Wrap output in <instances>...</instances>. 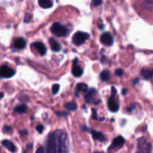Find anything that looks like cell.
<instances>
[{"label":"cell","instance_id":"83f0119b","mask_svg":"<svg viewBox=\"0 0 153 153\" xmlns=\"http://www.w3.org/2000/svg\"><path fill=\"white\" fill-rule=\"evenodd\" d=\"M11 131H12V128L9 125H5V126L3 128V131L4 132H11Z\"/></svg>","mask_w":153,"mask_h":153},{"label":"cell","instance_id":"d6a6232c","mask_svg":"<svg viewBox=\"0 0 153 153\" xmlns=\"http://www.w3.org/2000/svg\"><path fill=\"white\" fill-rule=\"evenodd\" d=\"M127 92H128V89H127V88H123V89L122 90V94H123V96L126 95Z\"/></svg>","mask_w":153,"mask_h":153},{"label":"cell","instance_id":"f546056e","mask_svg":"<svg viewBox=\"0 0 153 153\" xmlns=\"http://www.w3.org/2000/svg\"><path fill=\"white\" fill-rule=\"evenodd\" d=\"M117 90L114 87H112L111 88V96L112 97H115L116 95H117Z\"/></svg>","mask_w":153,"mask_h":153},{"label":"cell","instance_id":"7402d4cb","mask_svg":"<svg viewBox=\"0 0 153 153\" xmlns=\"http://www.w3.org/2000/svg\"><path fill=\"white\" fill-rule=\"evenodd\" d=\"M59 88H60V85L58 84H55L54 85H52V93H53L54 95L57 94V93L59 91Z\"/></svg>","mask_w":153,"mask_h":153},{"label":"cell","instance_id":"ac0fdd59","mask_svg":"<svg viewBox=\"0 0 153 153\" xmlns=\"http://www.w3.org/2000/svg\"><path fill=\"white\" fill-rule=\"evenodd\" d=\"M88 90V85L84 83H79V84H77L76 86V90H75V96H78V92H84V93H86V92Z\"/></svg>","mask_w":153,"mask_h":153},{"label":"cell","instance_id":"836d02e7","mask_svg":"<svg viewBox=\"0 0 153 153\" xmlns=\"http://www.w3.org/2000/svg\"><path fill=\"white\" fill-rule=\"evenodd\" d=\"M134 108H135V105H134V104H132V105H131V106L130 108H129V109H128V111H129V112L132 111L134 110Z\"/></svg>","mask_w":153,"mask_h":153},{"label":"cell","instance_id":"8d00e7d4","mask_svg":"<svg viewBox=\"0 0 153 153\" xmlns=\"http://www.w3.org/2000/svg\"><path fill=\"white\" fill-rule=\"evenodd\" d=\"M1 97H3V93H0V98H1Z\"/></svg>","mask_w":153,"mask_h":153},{"label":"cell","instance_id":"44dd1931","mask_svg":"<svg viewBox=\"0 0 153 153\" xmlns=\"http://www.w3.org/2000/svg\"><path fill=\"white\" fill-rule=\"evenodd\" d=\"M64 106H65V108L67 109H68L69 111H75L77 109V104L74 101L66 103Z\"/></svg>","mask_w":153,"mask_h":153},{"label":"cell","instance_id":"d6986e66","mask_svg":"<svg viewBox=\"0 0 153 153\" xmlns=\"http://www.w3.org/2000/svg\"><path fill=\"white\" fill-rule=\"evenodd\" d=\"M99 75H100V78L101 79H102V81H103V82H108V81L110 80L111 74L110 71L104 69V70L101 72Z\"/></svg>","mask_w":153,"mask_h":153},{"label":"cell","instance_id":"ffe728a7","mask_svg":"<svg viewBox=\"0 0 153 153\" xmlns=\"http://www.w3.org/2000/svg\"><path fill=\"white\" fill-rule=\"evenodd\" d=\"M27 110H28V106L25 104L17 105L13 109V111L15 112L18 113V114H24V113H26L27 111Z\"/></svg>","mask_w":153,"mask_h":153},{"label":"cell","instance_id":"f35d334b","mask_svg":"<svg viewBox=\"0 0 153 153\" xmlns=\"http://www.w3.org/2000/svg\"><path fill=\"white\" fill-rule=\"evenodd\" d=\"M137 153H138V152H137Z\"/></svg>","mask_w":153,"mask_h":153},{"label":"cell","instance_id":"d4e9b609","mask_svg":"<svg viewBox=\"0 0 153 153\" xmlns=\"http://www.w3.org/2000/svg\"><path fill=\"white\" fill-rule=\"evenodd\" d=\"M123 73H124V71H123V69H121V68H119V69H117L115 71V75H117V76L121 77L123 75Z\"/></svg>","mask_w":153,"mask_h":153},{"label":"cell","instance_id":"d590c367","mask_svg":"<svg viewBox=\"0 0 153 153\" xmlns=\"http://www.w3.org/2000/svg\"><path fill=\"white\" fill-rule=\"evenodd\" d=\"M82 130L83 131H88V129L86 126H83L82 127Z\"/></svg>","mask_w":153,"mask_h":153},{"label":"cell","instance_id":"ba28073f","mask_svg":"<svg viewBox=\"0 0 153 153\" xmlns=\"http://www.w3.org/2000/svg\"><path fill=\"white\" fill-rule=\"evenodd\" d=\"M78 58H75L74 60L73 65V69H72V73L75 77H80L82 76V75L83 74V69H82V67L79 65H78Z\"/></svg>","mask_w":153,"mask_h":153},{"label":"cell","instance_id":"30bf717a","mask_svg":"<svg viewBox=\"0 0 153 153\" xmlns=\"http://www.w3.org/2000/svg\"><path fill=\"white\" fill-rule=\"evenodd\" d=\"M86 93H87V94H86L85 96H84L86 102L87 103L93 102V99H94V98H95L97 95L96 90L94 88H90V89L88 90Z\"/></svg>","mask_w":153,"mask_h":153},{"label":"cell","instance_id":"52a82bcc","mask_svg":"<svg viewBox=\"0 0 153 153\" xmlns=\"http://www.w3.org/2000/svg\"><path fill=\"white\" fill-rule=\"evenodd\" d=\"M100 41L105 46L111 47L114 43V38L109 32H104L101 35Z\"/></svg>","mask_w":153,"mask_h":153},{"label":"cell","instance_id":"9a60e30c","mask_svg":"<svg viewBox=\"0 0 153 153\" xmlns=\"http://www.w3.org/2000/svg\"><path fill=\"white\" fill-rule=\"evenodd\" d=\"M49 43H50V47L52 51H54V52H59L61 50V46L55 38H52V37L50 38L49 39Z\"/></svg>","mask_w":153,"mask_h":153},{"label":"cell","instance_id":"9c48e42d","mask_svg":"<svg viewBox=\"0 0 153 153\" xmlns=\"http://www.w3.org/2000/svg\"><path fill=\"white\" fill-rule=\"evenodd\" d=\"M32 47L36 49L41 56L44 55L46 54V52H47V48H46L45 45L42 42H39V41L34 42V43H33L32 44Z\"/></svg>","mask_w":153,"mask_h":153},{"label":"cell","instance_id":"2e32d148","mask_svg":"<svg viewBox=\"0 0 153 153\" xmlns=\"http://www.w3.org/2000/svg\"><path fill=\"white\" fill-rule=\"evenodd\" d=\"M2 144L5 147L7 148L9 151L11 152H15L16 150H17V147H16L14 144H13L11 141H10V140H2Z\"/></svg>","mask_w":153,"mask_h":153},{"label":"cell","instance_id":"1f68e13d","mask_svg":"<svg viewBox=\"0 0 153 153\" xmlns=\"http://www.w3.org/2000/svg\"><path fill=\"white\" fill-rule=\"evenodd\" d=\"M20 134H22V135H27L28 134V132L27 130H22L20 131Z\"/></svg>","mask_w":153,"mask_h":153},{"label":"cell","instance_id":"cb8c5ba5","mask_svg":"<svg viewBox=\"0 0 153 153\" xmlns=\"http://www.w3.org/2000/svg\"><path fill=\"white\" fill-rule=\"evenodd\" d=\"M32 14H31V13H26L24 18V22H26V23H28V22H30V21L32 20Z\"/></svg>","mask_w":153,"mask_h":153},{"label":"cell","instance_id":"7c38bea8","mask_svg":"<svg viewBox=\"0 0 153 153\" xmlns=\"http://www.w3.org/2000/svg\"><path fill=\"white\" fill-rule=\"evenodd\" d=\"M140 74L144 79L146 80H149L153 77V69H149L147 67H144L140 70Z\"/></svg>","mask_w":153,"mask_h":153},{"label":"cell","instance_id":"8992f818","mask_svg":"<svg viewBox=\"0 0 153 153\" xmlns=\"http://www.w3.org/2000/svg\"><path fill=\"white\" fill-rule=\"evenodd\" d=\"M125 144V139L122 136H118L117 137H116L113 142H112L111 145L110 146V147L108 148V150L111 149H121Z\"/></svg>","mask_w":153,"mask_h":153},{"label":"cell","instance_id":"4316f807","mask_svg":"<svg viewBox=\"0 0 153 153\" xmlns=\"http://www.w3.org/2000/svg\"><path fill=\"white\" fill-rule=\"evenodd\" d=\"M36 129H37V131L40 133V134H41V133H43V130H44V127H43V125H39L36 127Z\"/></svg>","mask_w":153,"mask_h":153},{"label":"cell","instance_id":"e575fe53","mask_svg":"<svg viewBox=\"0 0 153 153\" xmlns=\"http://www.w3.org/2000/svg\"><path fill=\"white\" fill-rule=\"evenodd\" d=\"M139 82H140V78H135V79H134V84H138V83H139Z\"/></svg>","mask_w":153,"mask_h":153},{"label":"cell","instance_id":"603a6c76","mask_svg":"<svg viewBox=\"0 0 153 153\" xmlns=\"http://www.w3.org/2000/svg\"><path fill=\"white\" fill-rule=\"evenodd\" d=\"M102 4V0H92V5L94 7H98Z\"/></svg>","mask_w":153,"mask_h":153},{"label":"cell","instance_id":"8fae6325","mask_svg":"<svg viewBox=\"0 0 153 153\" xmlns=\"http://www.w3.org/2000/svg\"><path fill=\"white\" fill-rule=\"evenodd\" d=\"M108 108L111 112H117L119 110V104L114 99V97H110L108 100Z\"/></svg>","mask_w":153,"mask_h":153},{"label":"cell","instance_id":"e0dca14e","mask_svg":"<svg viewBox=\"0 0 153 153\" xmlns=\"http://www.w3.org/2000/svg\"><path fill=\"white\" fill-rule=\"evenodd\" d=\"M38 4L40 7L44 9H48L53 6V2L51 0H38Z\"/></svg>","mask_w":153,"mask_h":153},{"label":"cell","instance_id":"5bb4252c","mask_svg":"<svg viewBox=\"0 0 153 153\" xmlns=\"http://www.w3.org/2000/svg\"><path fill=\"white\" fill-rule=\"evenodd\" d=\"M91 134L94 140H99V141L100 142H104L106 140V138H105V137L104 136V134H103L102 132L97 131L96 130H92Z\"/></svg>","mask_w":153,"mask_h":153},{"label":"cell","instance_id":"5b68a950","mask_svg":"<svg viewBox=\"0 0 153 153\" xmlns=\"http://www.w3.org/2000/svg\"><path fill=\"white\" fill-rule=\"evenodd\" d=\"M15 75V71L7 65H2L0 67V77L11 78Z\"/></svg>","mask_w":153,"mask_h":153},{"label":"cell","instance_id":"4dcf8cb0","mask_svg":"<svg viewBox=\"0 0 153 153\" xmlns=\"http://www.w3.org/2000/svg\"><path fill=\"white\" fill-rule=\"evenodd\" d=\"M44 152V148L43 147H39L37 149V150L36 151V153H43Z\"/></svg>","mask_w":153,"mask_h":153},{"label":"cell","instance_id":"277c9868","mask_svg":"<svg viewBox=\"0 0 153 153\" xmlns=\"http://www.w3.org/2000/svg\"><path fill=\"white\" fill-rule=\"evenodd\" d=\"M138 153H152V145L147 143L146 138L141 137L138 139Z\"/></svg>","mask_w":153,"mask_h":153},{"label":"cell","instance_id":"4fadbf2b","mask_svg":"<svg viewBox=\"0 0 153 153\" xmlns=\"http://www.w3.org/2000/svg\"><path fill=\"white\" fill-rule=\"evenodd\" d=\"M13 46L17 49H22L26 46V42L23 37H17L13 41Z\"/></svg>","mask_w":153,"mask_h":153},{"label":"cell","instance_id":"484cf974","mask_svg":"<svg viewBox=\"0 0 153 153\" xmlns=\"http://www.w3.org/2000/svg\"><path fill=\"white\" fill-rule=\"evenodd\" d=\"M92 117L94 119H98L99 120V118H98V116H97V112L96 109H92Z\"/></svg>","mask_w":153,"mask_h":153},{"label":"cell","instance_id":"6da1fadb","mask_svg":"<svg viewBox=\"0 0 153 153\" xmlns=\"http://www.w3.org/2000/svg\"><path fill=\"white\" fill-rule=\"evenodd\" d=\"M47 153H69L68 137L65 131L57 130L52 133L49 141Z\"/></svg>","mask_w":153,"mask_h":153},{"label":"cell","instance_id":"f1b7e54d","mask_svg":"<svg viewBox=\"0 0 153 153\" xmlns=\"http://www.w3.org/2000/svg\"><path fill=\"white\" fill-rule=\"evenodd\" d=\"M56 114L59 117H63V116H67V112L64 111H56L55 112Z\"/></svg>","mask_w":153,"mask_h":153},{"label":"cell","instance_id":"74e56055","mask_svg":"<svg viewBox=\"0 0 153 153\" xmlns=\"http://www.w3.org/2000/svg\"><path fill=\"white\" fill-rule=\"evenodd\" d=\"M94 153H104V152H96Z\"/></svg>","mask_w":153,"mask_h":153},{"label":"cell","instance_id":"7a4b0ae2","mask_svg":"<svg viewBox=\"0 0 153 153\" xmlns=\"http://www.w3.org/2000/svg\"><path fill=\"white\" fill-rule=\"evenodd\" d=\"M51 32L57 37H65L68 33V30L60 22H55L51 27Z\"/></svg>","mask_w":153,"mask_h":153},{"label":"cell","instance_id":"3957f363","mask_svg":"<svg viewBox=\"0 0 153 153\" xmlns=\"http://www.w3.org/2000/svg\"><path fill=\"white\" fill-rule=\"evenodd\" d=\"M89 38V34L86 32H77L74 34L73 37V42L76 46H81L84 44L87 40Z\"/></svg>","mask_w":153,"mask_h":153}]
</instances>
